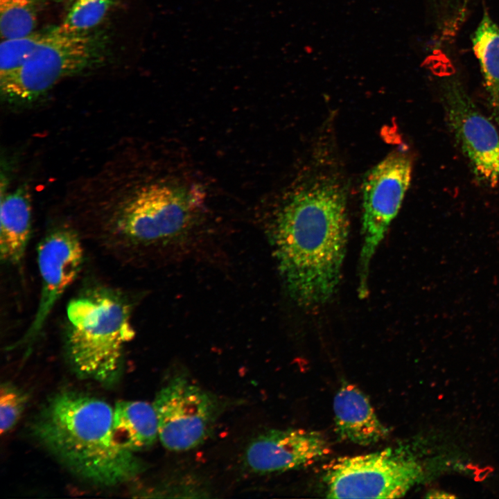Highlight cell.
Wrapping results in <instances>:
<instances>
[{"label": "cell", "instance_id": "cell-1", "mask_svg": "<svg viewBox=\"0 0 499 499\" xmlns=\"http://www.w3.org/2000/svg\"><path fill=\"white\" fill-rule=\"evenodd\" d=\"M348 235L346 193L333 177L308 179L286 196L270 238L283 281L298 305L319 306L335 293Z\"/></svg>", "mask_w": 499, "mask_h": 499}, {"label": "cell", "instance_id": "cell-2", "mask_svg": "<svg viewBox=\"0 0 499 499\" xmlns=\"http://www.w3.org/2000/svg\"><path fill=\"white\" fill-rule=\"evenodd\" d=\"M113 407L75 391L52 396L35 417V437L73 474L90 482L114 486L145 471L147 464L125 448L112 429Z\"/></svg>", "mask_w": 499, "mask_h": 499}, {"label": "cell", "instance_id": "cell-3", "mask_svg": "<svg viewBox=\"0 0 499 499\" xmlns=\"http://www.w3.org/2000/svg\"><path fill=\"white\" fill-rule=\"evenodd\" d=\"M199 205L185 189L151 184L102 217L85 236L121 263L141 265L188 240Z\"/></svg>", "mask_w": 499, "mask_h": 499}, {"label": "cell", "instance_id": "cell-4", "mask_svg": "<svg viewBox=\"0 0 499 499\" xmlns=\"http://www.w3.org/2000/svg\"><path fill=\"white\" fill-rule=\"evenodd\" d=\"M131 316L126 297L107 287L90 288L69 301L65 348L79 376L105 385L116 381L124 349L134 335Z\"/></svg>", "mask_w": 499, "mask_h": 499}, {"label": "cell", "instance_id": "cell-5", "mask_svg": "<svg viewBox=\"0 0 499 499\" xmlns=\"http://www.w3.org/2000/svg\"><path fill=\"white\" fill-rule=\"evenodd\" d=\"M99 56L100 44L94 37L56 27L43 33L19 69L0 79L1 94L10 103L32 102L62 78L91 67Z\"/></svg>", "mask_w": 499, "mask_h": 499}, {"label": "cell", "instance_id": "cell-6", "mask_svg": "<svg viewBox=\"0 0 499 499\" xmlns=\"http://www.w3.org/2000/svg\"><path fill=\"white\" fill-rule=\"evenodd\" d=\"M422 476V469L410 455L386 449L342 457L325 468L328 498H398Z\"/></svg>", "mask_w": 499, "mask_h": 499}, {"label": "cell", "instance_id": "cell-7", "mask_svg": "<svg viewBox=\"0 0 499 499\" xmlns=\"http://www.w3.org/2000/svg\"><path fill=\"white\" fill-rule=\"evenodd\" d=\"M410 155L394 150L374 166L363 182L362 243L358 266V295L368 294L369 268L374 254L397 215L410 186Z\"/></svg>", "mask_w": 499, "mask_h": 499}, {"label": "cell", "instance_id": "cell-8", "mask_svg": "<svg viewBox=\"0 0 499 499\" xmlns=\"http://www.w3.org/2000/svg\"><path fill=\"white\" fill-rule=\"evenodd\" d=\"M152 405L159 439L173 451L188 450L204 441L225 407L216 395L183 375L172 377L157 394Z\"/></svg>", "mask_w": 499, "mask_h": 499}, {"label": "cell", "instance_id": "cell-9", "mask_svg": "<svg viewBox=\"0 0 499 499\" xmlns=\"http://www.w3.org/2000/svg\"><path fill=\"white\" fill-rule=\"evenodd\" d=\"M447 122L475 177L499 187V131L471 98L462 83L448 78L441 84Z\"/></svg>", "mask_w": 499, "mask_h": 499}, {"label": "cell", "instance_id": "cell-10", "mask_svg": "<svg viewBox=\"0 0 499 499\" xmlns=\"http://www.w3.org/2000/svg\"><path fill=\"white\" fill-rule=\"evenodd\" d=\"M41 280L37 308L18 344L33 342L44 328L53 307L79 273L84 259L82 238L77 229L62 225L51 229L37 250Z\"/></svg>", "mask_w": 499, "mask_h": 499}, {"label": "cell", "instance_id": "cell-11", "mask_svg": "<svg viewBox=\"0 0 499 499\" xmlns=\"http://www.w3.org/2000/svg\"><path fill=\"white\" fill-rule=\"evenodd\" d=\"M321 432L304 429H272L253 438L244 453V465L267 474L310 465L331 452Z\"/></svg>", "mask_w": 499, "mask_h": 499}, {"label": "cell", "instance_id": "cell-12", "mask_svg": "<svg viewBox=\"0 0 499 499\" xmlns=\"http://www.w3.org/2000/svg\"><path fill=\"white\" fill-rule=\"evenodd\" d=\"M333 412L336 433L343 440L368 446L388 435L369 399L355 385L342 384L334 397Z\"/></svg>", "mask_w": 499, "mask_h": 499}, {"label": "cell", "instance_id": "cell-13", "mask_svg": "<svg viewBox=\"0 0 499 499\" xmlns=\"http://www.w3.org/2000/svg\"><path fill=\"white\" fill-rule=\"evenodd\" d=\"M0 223L1 260L17 264L25 254L31 231V203L26 188L1 198Z\"/></svg>", "mask_w": 499, "mask_h": 499}, {"label": "cell", "instance_id": "cell-14", "mask_svg": "<svg viewBox=\"0 0 499 499\" xmlns=\"http://www.w3.org/2000/svg\"><path fill=\"white\" fill-rule=\"evenodd\" d=\"M112 429L117 441L130 451L150 448L159 438L153 405L141 401L117 402L113 407Z\"/></svg>", "mask_w": 499, "mask_h": 499}, {"label": "cell", "instance_id": "cell-15", "mask_svg": "<svg viewBox=\"0 0 499 499\" xmlns=\"http://www.w3.org/2000/svg\"><path fill=\"white\" fill-rule=\"evenodd\" d=\"M493 118L499 126V26L484 13L472 36Z\"/></svg>", "mask_w": 499, "mask_h": 499}, {"label": "cell", "instance_id": "cell-16", "mask_svg": "<svg viewBox=\"0 0 499 499\" xmlns=\"http://www.w3.org/2000/svg\"><path fill=\"white\" fill-rule=\"evenodd\" d=\"M38 0H0L2 40L33 33L37 19Z\"/></svg>", "mask_w": 499, "mask_h": 499}, {"label": "cell", "instance_id": "cell-17", "mask_svg": "<svg viewBox=\"0 0 499 499\" xmlns=\"http://www.w3.org/2000/svg\"><path fill=\"white\" fill-rule=\"evenodd\" d=\"M116 0H76L58 28L67 33L87 32L98 24Z\"/></svg>", "mask_w": 499, "mask_h": 499}, {"label": "cell", "instance_id": "cell-18", "mask_svg": "<svg viewBox=\"0 0 499 499\" xmlns=\"http://www.w3.org/2000/svg\"><path fill=\"white\" fill-rule=\"evenodd\" d=\"M43 33L3 40L0 46V79L19 69L37 46Z\"/></svg>", "mask_w": 499, "mask_h": 499}, {"label": "cell", "instance_id": "cell-19", "mask_svg": "<svg viewBox=\"0 0 499 499\" xmlns=\"http://www.w3.org/2000/svg\"><path fill=\"white\" fill-rule=\"evenodd\" d=\"M27 394L10 383H2L0 388V432H9L17 423L25 409Z\"/></svg>", "mask_w": 499, "mask_h": 499}, {"label": "cell", "instance_id": "cell-20", "mask_svg": "<svg viewBox=\"0 0 499 499\" xmlns=\"http://www.w3.org/2000/svg\"><path fill=\"white\" fill-rule=\"evenodd\" d=\"M426 497L428 498H453L455 496L443 491L432 490L427 493Z\"/></svg>", "mask_w": 499, "mask_h": 499}]
</instances>
